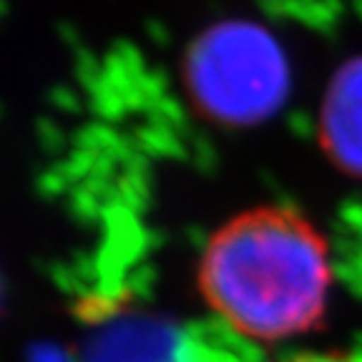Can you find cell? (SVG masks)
<instances>
[{
	"label": "cell",
	"mask_w": 362,
	"mask_h": 362,
	"mask_svg": "<svg viewBox=\"0 0 362 362\" xmlns=\"http://www.w3.org/2000/svg\"><path fill=\"white\" fill-rule=\"evenodd\" d=\"M199 289L242 337L282 342L320 327L332 289L322 232L289 206H257L209 237Z\"/></svg>",
	"instance_id": "6da1fadb"
},
{
	"label": "cell",
	"mask_w": 362,
	"mask_h": 362,
	"mask_svg": "<svg viewBox=\"0 0 362 362\" xmlns=\"http://www.w3.org/2000/svg\"><path fill=\"white\" fill-rule=\"evenodd\" d=\"M184 88L204 119L224 126L259 124L287 98L289 66L282 45L262 25L224 21L189 45Z\"/></svg>",
	"instance_id": "7a4b0ae2"
},
{
	"label": "cell",
	"mask_w": 362,
	"mask_h": 362,
	"mask_svg": "<svg viewBox=\"0 0 362 362\" xmlns=\"http://www.w3.org/2000/svg\"><path fill=\"white\" fill-rule=\"evenodd\" d=\"M320 146L342 174L362 179V56L329 78L320 106Z\"/></svg>",
	"instance_id": "3957f363"
},
{
	"label": "cell",
	"mask_w": 362,
	"mask_h": 362,
	"mask_svg": "<svg viewBox=\"0 0 362 362\" xmlns=\"http://www.w3.org/2000/svg\"><path fill=\"white\" fill-rule=\"evenodd\" d=\"M294 362H342L339 357H325V355H317V357H302V360H294Z\"/></svg>",
	"instance_id": "277c9868"
}]
</instances>
